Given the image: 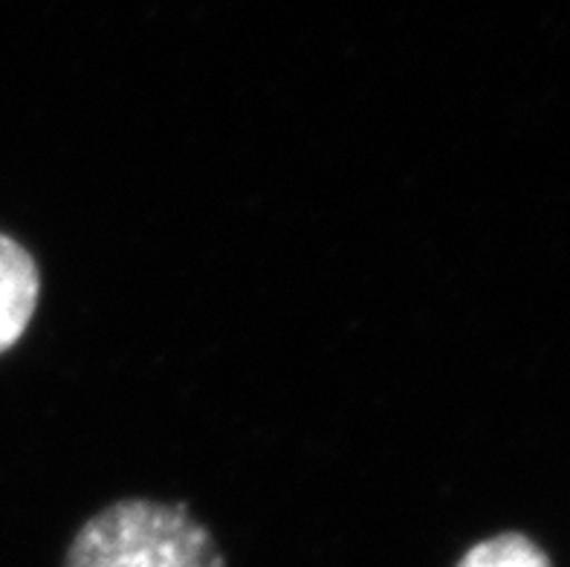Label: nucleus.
Masks as SVG:
<instances>
[{"label": "nucleus", "mask_w": 570, "mask_h": 567, "mask_svg": "<svg viewBox=\"0 0 570 567\" xmlns=\"http://www.w3.org/2000/svg\"><path fill=\"white\" fill-rule=\"evenodd\" d=\"M61 567H226V559L186 504L125 498L87 518Z\"/></svg>", "instance_id": "f257e3e1"}, {"label": "nucleus", "mask_w": 570, "mask_h": 567, "mask_svg": "<svg viewBox=\"0 0 570 567\" xmlns=\"http://www.w3.org/2000/svg\"><path fill=\"white\" fill-rule=\"evenodd\" d=\"M41 273L36 258L14 237L0 232V353L18 345L36 316Z\"/></svg>", "instance_id": "f03ea898"}, {"label": "nucleus", "mask_w": 570, "mask_h": 567, "mask_svg": "<svg viewBox=\"0 0 570 567\" xmlns=\"http://www.w3.org/2000/svg\"><path fill=\"white\" fill-rule=\"evenodd\" d=\"M458 567H553L542 547L524 532H499L478 541L461 556Z\"/></svg>", "instance_id": "7ed1b4c3"}]
</instances>
